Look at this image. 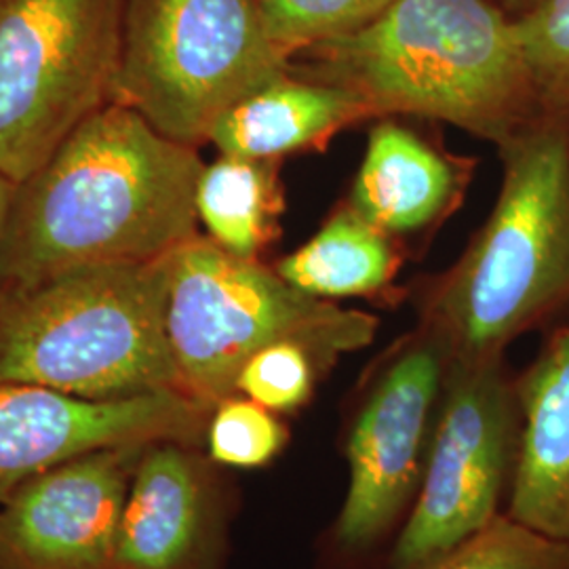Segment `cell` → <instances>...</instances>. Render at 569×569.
<instances>
[{
	"label": "cell",
	"instance_id": "22",
	"mask_svg": "<svg viewBox=\"0 0 569 569\" xmlns=\"http://www.w3.org/2000/svg\"><path fill=\"white\" fill-rule=\"evenodd\" d=\"M428 569H569V547L502 512Z\"/></svg>",
	"mask_w": 569,
	"mask_h": 569
},
{
	"label": "cell",
	"instance_id": "12",
	"mask_svg": "<svg viewBox=\"0 0 569 569\" xmlns=\"http://www.w3.org/2000/svg\"><path fill=\"white\" fill-rule=\"evenodd\" d=\"M203 448L143 449L124 500L114 569H226L228 489Z\"/></svg>",
	"mask_w": 569,
	"mask_h": 569
},
{
	"label": "cell",
	"instance_id": "24",
	"mask_svg": "<svg viewBox=\"0 0 569 569\" xmlns=\"http://www.w3.org/2000/svg\"><path fill=\"white\" fill-rule=\"evenodd\" d=\"M509 7H512V9H517V11H521V13H526L528 9H531V7H536L540 0H505Z\"/></svg>",
	"mask_w": 569,
	"mask_h": 569
},
{
	"label": "cell",
	"instance_id": "3",
	"mask_svg": "<svg viewBox=\"0 0 569 569\" xmlns=\"http://www.w3.org/2000/svg\"><path fill=\"white\" fill-rule=\"evenodd\" d=\"M500 157L488 222L422 315L453 363L505 357L512 340L569 306V121L538 114Z\"/></svg>",
	"mask_w": 569,
	"mask_h": 569
},
{
	"label": "cell",
	"instance_id": "1",
	"mask_svg": "<svg viewBox=\"0 0 569 569\" xmlns=\"http://www.w3.org/2000/svg\"><path fill=\"white\" fill-rule=\"evenodd\" d=\"M197 146L108 102L18 183L0 291L87 266L146 264L197 237Z\"/></svg>",
	"mask_w": 569,
	"mask_h": 569
},
{
	"label": "cell",
	"instance_id": "7",
	"mask_svg": "<svg viewBox=\"0 0 569 569\" xmlns=\"http://www.w3.org/2000/svg\"><path fill=\"white\" fill-rule=\"evenodd\" d=\"M127 0H0V173L28 180L112 98Z\"/></svg>",
	"mask_w": 569,
	"mask_h": 569
},
{
	"label": "cell",
	"instance_id": "17",
	"mask_svg": "<svg viewBox=\"0 0 569 569\" xmlns=\"http://www.w3.org/2000/svg\"><path fill=\"white\" fill-rule=\"evenodd\" d=\"M284 190L279 161L220 154L204 164L197 186V216L207 237L228 253L260 260L281 234Z\"/></svg>",
	"mask_w": 569,
	"mask_h": 569
},
{
	"label": "cell",
	"instance_id": "18",
	"mask_svg": "<svg viewBox=\"0 0 569 569\" xmlns=\"http://www.w3.org/2000/svg\"><path fill=\"white\" fill-rule=\"evenodd\" d=\"M512 23L540 114L569 121V0H540Z\"/></svg>",
	"mask_w": 569,
	"mask_h": 569
},
{
	"label": "cell",
	"instance_id": "10",
	"mask_svg": "<svg viewBox=\"0 0 569 569\" xmlns=\"http://www.w3.org/2000/svg\"><path fill=\"white\" fill-rule=\"evenodd\" d=\"M211 409L182 390L82 399L34 385H0V500L84 453L164 441L204 446Z\"/></svg>",
	"mask_w": 569,
	"mask_h": 569
},
{
	"label": "cell",
	"instance_id": "4",
	"mask_svg": "<svg viewBox=\"0 0 569 569\" xmlns=\"http://www.w3.org/2000/svg\"><path fill=\"white\" fill-rule=\"evenodd\" d=\"M164 258L0 291V385L82 399L182 390L164 326Z\"/></svg>",
	"mask_w": 569,
	"mask_h": 569
},
{
	"label": "cell",
	"instance_id": "14",
	"mask_svg": "<svg viewBox=\"0 0 569 569\" xmlns=\"http://www.w3.org/2000/svg\"><path fill=\"white\" fill-rule=\"evenodd\" d=\"M467 180L460 159L409 127L382 121L369 131L348 204L390 237L420 232L458 204Z\"/></svg>",
	"mask_w": 569,
	"mask_h": 569
},
{
	"label": "cell",
	"instance_id": "21",
	"mask_svg": "<svg viewBox=\"0 0 569 569\" xmlns=\"http://www.w3.org/2000/svg\"><path fill=\"white\" fill-rule=\"evenodd\" d=\"M327 367L308 346L274 342L251 355L239 371L237 392L274 413H293L308 406Z\"/></svg>",
	"mask_w": 569,
	"mask_h": 569
},
{
	"label": "cell",
	"instance_id": "13",
	"mask_svg": "<svg viewBox=\"0 0 569 569\" xmlns=\"http://www.w3.org/2000/svg\"><path fill=\"white\" fill-rule=\"evenodd\" d=\"M521 435L507 515L569 547V326L515 378Z\"/></svg>",
	"mask_w": 569,
	"mask_h": 569
},
{
	"label": "cell",
	"instance_id": "5",
	"mask_svg": "<svg viewBox=\"0 0 569 569\" xmlns=\"http://www.w3.org/2000/svg\"><path fill=\"white\" fill-rule=\"evenodd\" d=\"M164 326L180 388L213 407L237 392L244 361L274 342L308 346L327 369L376 340L378 319L291 287L260 260L192 237L164 258Z\"/></svg>",
	"mask_w": 569,
	"mask_h": 569
},
{
	"label": "cell",
	"instance_id": "15",
	"mask_svg": "<svg viewBox=\"0 0 569 569\" xmlns=\"http://www.w3.org/2000/svg\"><path fill=\"white\" fill-rule=\"evenodd\" d=\"M376 117L357 93L291 70L230 106L209 140L220 154L281 161L287 154L323 150L350 124Z\"/></svg>",
	"mask_w": 569,
	"mask_h": 569
},
{
	"label": "cell",
	"instance_id": "11",
	"mask_svg": "<svg viewBox=\"0 0 569 569\" xmlns=\"http://www.w3.org/2000/svg\"><path fill=\"white\" fill-rule=\"evenodd\" d=\"M146 448L84 453L2 498L0 569H114L124 500Z\"/></svg>",
	"mask_w": 569,
	"mask_h": 569
},
{
	"label": "cell",
	"instance_id": "2",
	"mask_svg": "<svg viewBox=\"0 0 569 569\" xmlns=\"http://www.w3.org/2000/svg\"><path fill=\"white\" fill-rule=\"evenodd\" d=\"M302 53L300 77L345 87L376 117L451 122L500 148L540 114L515 23L489 0H395Z\"/></svg>",
	"mask_w": 569,
	"mask_h": 569
},
{
	"label": "cell",
	"instance_id": "6",
	"mask_svg": "<svg viewBox=\"0 0 569 569\" xmlns=\"http://www.w3.org/2000/svg\"><path fill=\"white\" fill-rule=\"evenodd\" d=\"M289 60L258 0H127L110 102L197 146L230 106L289 72Z\"/></svg>",
	"mask_w": 569,
	"mask_h": 569
},
{
	"label": "cell",
	"instance_id": "20",
	"mask_svg": "<svg viewBox=\"0 0 569 569\" xmlns=\"http://www.w3.org/2000/svg\"><path fill=\"white\" fill-rule=\"evenodd\" d=\"M395 0H258L266 30L289 58L346 37L382 16Z\"/></svg>",
	"mask_w": 569,
	"mask_h": 569
},
{
	"label": "cell",
	"instance_id": "19",
	"mask_svg": "<svg viewBox=\"0 0 569 569\" xmlns=\"http://www.w3.org/2000/svg\"><path fill=\"white\" fill-rule=\"evenodd\" d=\"M289 443V428L279 413L234 392L211 409L204 451L222 468H264Z\"/></svg>",
	"mask_w": 569,
	"mask_h": 569
},
{
	"label": "cell",
	"instance_id": "23",
	"mask_svg": "<svg viewBox=\"0 0 569 569\" xmlns=\"http://www.w3.org/2000/svg\"><path fill=\"white\" fill-rule=\"evenodd\" d=\"M16 188H18V183L11 182L9 178H4L0 173V244H2V237H4V230H7V224H9Z\"/></svg>",
	"mask_w": 569,
	"mask_h": 569
},
{
	"label": "cell",
	"instance_id": "9",
	"mask_svg": "<svg viewBox=\"0 0 569 569\" xmlns=\"http://www.w3.org/2000/svg\"><path fill=\"white\" fill-rule=\"evenodd\" d=\"M446 346L420 327L378 371L346 432L348 488L333 538L363 552L401 529L425 477L448 378Z\"/></svg>",
	"mask_w": 569,
	"mask_h": 569
},
{
	"label": "cell",
	"instance_id": "8",
	"mask_svg": "<svg viewBox=\"0 0 569 569\" xmlns=\"http://www.w3.org/2000/svg\"><path fill=\"white\" fill-rule=\"evenodd\" d=\"M519 435L517 385L505 357L449 361L425 477L397 531L390 568L428 569L502 515Z\"/></svg>",
	"mask_w": 569,
	"mask_h": 569
},
{
	"label": "cell",
	"instance_id": "16",
	"mask_svg": "<svg viewBox=\"0 0 569 569\" xmlns=\"http://www.w3.org/2000/svg\"><path fill=\"white\" fill-rule=\"evenodd\" d=\"M399 266L401 253L395 237L345 204L312 239L284 256L274 270L308 296L336 302L385 293Z\"/></svg>",
	"mask_w": 569,
	"mask_h": 569
}]
</instances>
